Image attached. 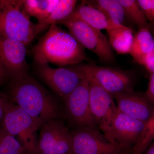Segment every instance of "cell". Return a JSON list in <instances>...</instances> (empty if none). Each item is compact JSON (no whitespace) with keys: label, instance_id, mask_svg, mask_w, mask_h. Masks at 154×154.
Instances as JSON below:
<instances>
[{"label":"cell","instance_id":"1","mask_svg":"<svg viewBox=\"0 0 154 154\" xmlns=\"http://www.w3.org/2000/svg\"><path fill=\"white\" fill-rule=\"evenodd\" d=\"M9 96L11 102L30 116L37 126L58 119L60 110L56 100L29 75L11 80Z\"/></svg>","mask_w":154,"mask_h":154},{"label":"cell","instance_id":"2","mask_svg":"<svg viewBox=\"0 0 154 154\" xmlns=\"http://www.w3.org/2000/svg\"><path fill=\"white\" fill-rule=\"evenodd\" d=\"M84 49L70 33L54 23L33 46L31 53L36 65L51 63L63 67L87 59Z\"/></svg>","mask_w":154,"mask_h":154},{"label":"cell","instance_id":"3","mask_svg":"<svg viewBox=\"0 0 154 154\" xmlns=\"http://www.w3.org/2000/svg\"><path fill=\"white\" fill-rule=\"evenodd\" d=\"M0 36L28 46L36 37L35 24L23 12L21 0H0Z\"/></svg>","mask_w":154,"mask_h":154},{"label":"cell","instance_id":"4","mask_svg":"<svg viewBox=\"0 0 154 154\" xmlns=\"http://www.w3.org/2000/svg\"><path fill=\"white\" fill-rule=\"evenodd\" d=\"M2 126L21 143L29 154H39L37 131L32 118L14 102L7 101Z\"/></svg>","mask_w":154,"mask_h":154},{"label":"cell","instance_id":"5","mask_svg":"<svg viewBox=\"0 0 154 154\" xmlns=\"http://www.w3.org/2000/svg\"><path fill=\"white\" fill-rule=\"evenodd\" d=\"M56 24L66 27L69 33L84 48L91 51L101 60L107 63L114 60L112 47L101 30L78 19L65 18Z\"/></svg>","mask_w":154,"mask_h":154},{"label":"cell","instance_id":"6","mask_svg":"<svg viewBox=\"0 0 154 154\" xmlns=\"http://www.w3.org/2000/svg\"><path fill=\"white\" fill-rule=\"evenodd\" d=\"M72 154H128L99 130L80 127L70 131Z\"/></svg>","mask_w":154,"mask_h":154},{"label":"cell","instance_id":"7","mask_svg":"<svg viewBox=\"0 0 154 154\" xmlns=\"http://www.w3.org/2000/svg\"><path fill=\"white\" fill-rule=\"evenodd\" d=\"M36 66V72L39 78L63 99L86 77L79 64L57 68H53L49 64Z\"/></svg>","mask_w":154,"mask_h":154},{"label":"cell","instance_id":"8","mask_svg":"<svg viewBox=\"0 0 154 154\" xmlns=\"http://www.w3.org/2000/svg\"><path fill=\"white\" fill-rule=\"evenodd\" d=\"M63 99L67 116L76 128L90 127L99 130L90 108L89 81L87 77Z\"/></svg>","mask_w":154,"mask_h":154},{"label":"cell","instance_id":"9","mask_svg":"<svg viewBox=\"0 0 154 154\" xmlns=\"http://www.w3.org/2000/svg\"><path fill=\"white\" fill-rule=\"evenodd\" d=\"M144 124L117 109L109 126L103 134L110 142L129 153Z\"/></svg>","mask_w":154,"mask_h":154},{"label":"cell","instance_id":"10","mask_svg":"<svg viewBox=\"0 0 154 154\" xmlns=\"http://www.w3.org/2000/svg\"><path fill=\"white\" fill-rule=\"evenodd\" d=\"M85 74L93 77L100 85L112 95L134 91L133 79L128 72L94 64H81Z\"/></svg>","mask_w":154,"mask_h":154},{"label":"cell","instance_id":"11","mask_svg":"<svg viewBox=\"0 0 154 154\" xmlns=\"http://www.w3.org/2000/svg\"><path fill=\"white\" fill-rule=\"evenodd\" d=\"M89 103L91 113L100 131L104 133L110 125L117 108L113 96L100 85L90 75Z\"/></svg>","mask_w":154,"mask_h":154},{"label":"cell","instance_id":"12","mask_svg":"<svg viewBox=\"0 0 154 154\" xmlns=\"http://www.w3.org/2000/svg\"><path fill=\"white\" fill-rule=\"evenodd\" d=\"M26 48L22 42L0 36V61L11 80L28 75Z\"/></svg>","mask_w":154,"mask_h":154},{"label":"cell","instance_id":"13","mask_svg":"<svg viewBox=\"0 0 154 154\" xmlns=\"http://www.w3.org/2000/svg\"><path fill=\"white\" fill-rule=\"evenodd\" d=\"M117 109L130 117L145 123L154 115V105L143 94L132 91L112 95Z\"/></svg>","mask_w":154,"mask_h":154},{"label":"cell","instance_id":"14","mask_svg":"<svg viewBox=\"0 0 154 154\" xmlns=\"http://www.w3.org/2000/svg\"><path fill=\"white\" fill-rule=\"evenodd\" d=\"M85 22L98 30H105L107 32L120 25L110 22L100 11L82 1L79 6H76L71 14L66 17Z\"/></svg>","mask_w":154,"mask_h":154},{"label":"cell","instance_id":"15","mask_svg":"<svg viewBox=\"0 0 154 154\" xmlns=\"http://www.w3.org/2000/svg\"><path fill=\"white\" fill-rule=\"evenodd\" d=\"M62 122L58 119L45 122L42 125L38 140L39 154H57L56 145Z\"/></svg>","mask_w":154,"mask_h":154},{"label":"cell","instance_id":"16","mask_svg":"<svg viewBox=\"0 0 154 154\" xmlns=\"http://www.w3.org/2000/svg\"><path fill=\"white\" fill-rule=\"evenodd\" d=\"M77 2L76 0H60L48 17L35 24V36L49 28L52 24L57 23L68 17L74 10Z\"/></svg>","mask_w":154,"mask_h":154},{"label":"cell","instance_id":"17","mask_svg":"<svg viewBox=\"0 0 154 154\" xmlns=\"http://www.w3.org/2000/svg\"><path fill=\"white\" fill-rule=\"evenodd\" d=\"M85 2L99 10L113 24L125 25L123 23L125 17L124 11L119 0H90Z\"/></svg>","mask_w":154,"mask_h":154},{"label":"cell","instance_id":"18","mask_svg":"<svg viewBox=\"0 0 154 154\" xmlns=\"http://www.w3.org/2000/svg\"><path fill=\"white\" fill-rule=\"evenodd\" d=\"M154 51V38L148 28L139 29L134 36L129 54L138 63L144 56Z\"/></svg>","mask_w":154,"mask_h":154},{"label":"cell","instance_id":"19","mask_svg":"<svg viewBox=\"0 0 154 154\" xmlns=\"http://www.w3.org/2000/svg\"><path fill=\"white\" fill-rule=\"evenodd\" d=\"M133 31L125 25H120L107 32L110 46L120 54H129L133 39Z\"/></svg>","mask_w":154,"mask_h":154},{"label":"cell","instance_id":"20","mask_svg":"<svg viewBox=\"0 0 154 154\" xmlns=\"http://www.w3.org/2000/svg\"><path fill=\"white\" fill-rule=\"evenodd\" d=\"M60 0H21L22 9L28 17L36 18L38 22L48 17Z\"/></svg>","mask_w":154,"mask_h":154},{"label":"cell","instance_id":"21","mask_svg":"<svg viewBox=\"0 0 154 154\" xmlns=\"http://www.w3.org/2000/svg\"><path fill=\"white\" fill-rule=\"evenodd\" d=\"M154 139V115L145 123L143 129L138 137L131 154H143L153 142Z\"/></svg>","mask_w":154,"mask_h":154},{"label":"cell","instance_id":"22","mask_svg":"<svg viewBox=\"0 0 154 154\" xmlns=\"http://www.w3.org/2000/svg\"><path fill=\"white\" fill-rule=\"evenodd\" d=\"M123 8L125 18L138 26L139 29L148 28L149 23L143 12L134 0H119Z\"/></svg>","mask_w":154,"mask_h":154},{"label":"cell","instance_id":"23","mask_svg":"<svg viewBox=\"0 0 154 154\" xmlns=\"http://www.w3.org/2000/svg\"><path fill=\"white\" fill-rule=\"evenodd\" d=\"M0 154H29L21 143L0 126Z\"/></svg>","mask_w":154,"mask_h":154},{"label":"cell","instance_id":"24","mask_svg":"<svg viewBox=\"0 0 154 154\" xmlns=\"http://www.w3.org/2000/svg\"><path fill=\"white\" fill-rule=\"evenodd\" d=\"M137 2L148 21H154V0H138Z\"/></svg>","mask_w":154,"mask_h":154},{"label":"cell","instance_id":"25","mask_svg":"<svg viewBox=\"0 0 154 154\" xmlns=\"http://www.w3.org/2000/svg\"><path fill=\"white\" fill-rule=\"evenodd\" d=\"M145 67L149 74L154 73V51L146 54L141 59L138 63Z\"/></svg>","mask_w":154,"mask_h":154},{"label":"cell","instance_id":"26","mask_svg":"<svg viewBox=\"0 0 154 154\" xmlns=\"http://www.w3.org/2000/svg\"><path fill=\"white\" fill-rule=\"evenodd\" d=\"M144 97L152 105L154 103V73L149 74L146 91L143 94Z\"/></svg>","mask_w":154,"mask_h":154},{"label":"cell","instance_id":"27","mask_svg":"<svg viewBox=\"0 0 154 154\" xmlns=\"http://www.w3.org/2000/svg\"><path fill=\"white\" fill-rule=\"evenodd\" d=\"M7 100L3 99L0 96V122H2L4 113H5V107Z\"/></svg>","mask_w":154,"mask_h":154},{"label":"cell","instance_id":"28","mask_svg":"<svg viewBox=\"0 0 154 154\" xmlns=\"http://www.w3.org/2000/svg\"><path fill=\"white\" fill-rule=\"evenodd\" d=\"M9 79L8 75L5 71L0 66V84L4 83Z\"/></svg>","mask_w":154,"mask_h":154},{"label":"cell","instance_id":"29","mask_svg":"<svg viewBox=\"0 0 154 154\" xmlns=\"http://www.w3.org/2000/svg\"><path fill=\"white\" fill-rule=\"evenodd\" d=\"M143 154H154V143H152L149 146L148 149L146 150Z\"/></svg>","mask_w":154,"mask_h":154},{"label":"cell","instance_id":"30","mask_svg":"<svg viewBox=\"0 0 154 154\" xmlns=\"http://www.w3.org/2000/svg\"><path fill=\"white\" fill-rule=\"evenodd\" d=\"M0 66H1V67L3 69H4V68H3L2 66V63H1V61H0ZM4 70H5V69H4Z\"/></svg>","mask_w":154,"mask_h":154}]
</instances>
